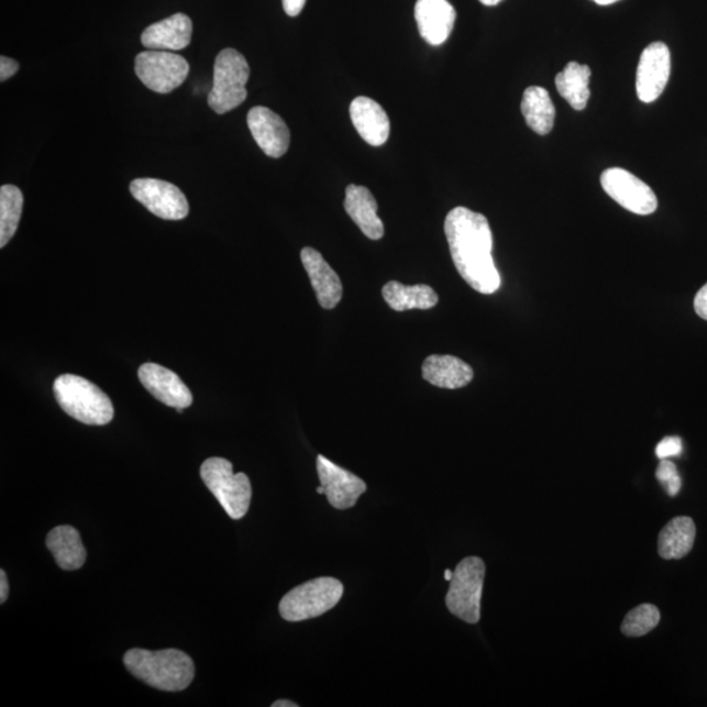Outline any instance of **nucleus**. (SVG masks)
<instances>
[{"instance_id":"obj_5","label":"nucleus","mask_w":707,"mask_h":707,"mask_svg":"<svg viewBox=\"0 0 707 707\" xmlns=\"http://www.w3.org/2000/svg\"><path fill=\"white\" fill-rule=\"evenodd\" d=\"M342 595L343 585L339 579L322 576L286 594L279 603V614L290 622L316 619L338 606Z\"/></svg>"},{"instance_id":"obj_25","label":"nucleus","mask_w":707,"mask_h":707,"mask_svg":"<svg viewBox=\"0 0 707 707\" xmlns=\"http://www.w3.org/2000/svg\"><path fill=\"white\" fill-rule=\"evenodd\" d=\"M589 79H592V68L578 62H568L564 70L555 77V87L570 107L575 111H583L592 95L588 88Z\"/></svg>"},{"instance_id":"obj_32","label":"nucleus","mask_w":707,"mask_h":707,"mask_svg":"<svg viewBox=\"0 0 707 707\" xmlns=\"http://www.w3.org/2000/svg\"><path fill=\"white\" fill-rule=\"evenodd\" d=\"M307 0H283L284 10L288 16H298L303 11Z\"/></svg>"},{"instance_id":"obj_21","label":"nucleus","mask_w":707,"mask_h":707,"mask_svg":"<svg viewBox=\"0 0 707 707\" xmlns=\"http://www.w3.org/2000/svg\"><path fill=\"white\" fill-rule=\"evenodd\" d=\"M46 546L60 568L78 570L85 565L87 551L80 533L71 526H59L47 534Z\"/></svg>"},{"instance_id":"obj_28","label":"nucleus","mask_w":707,"mask_h":707,"mask_svg":"<svg viewBox=\"0 0 707 707\" xmlns=\"http://www.w3.org/2000/svg\"><path fill=\"white\" fill-rule=\"evenodd\" d=\"M658 482L662 484L670 497H676L682 490V478L678 476L677 466L669 459H662L656 470Z\"/></svg>"},{"instance_id":"obj_22","label":"nucleus","mask_w":707,"mask_h":707,"mask_svg":"<svg viewBox=\"0 0 707 707\" xmlns=\"http://www.w3.org/2000/svg\"><path fill=\"white\" fill-rule=\"evenodd\" d=\"M696 524L689 517L669 521L658 538V553L663 560H682L695 545Z\"/></svg>"},{"instance_id":"obj_11","label":"nucleus","mask_w":707,"mask_h":707,"mask_svg":"<svg viewBox=\"0 0 707 707\" xmlns=\"http://www.w3.org/2000/svg\"><path fill=\"white\" fill-rule=\"evenodd\" d=\"M671 52L664 43H652L641 54L637 68V95L642 102H654L667 87Z\"/></svg>"},{"instance_id":"obj_19","label":"nucleus","mask_w":707,"mask_h":707,"mask_svg":"<svg viewBox=\"0 0 707 707\" xmlns=\"http://www.w3.org/2000/svg\"><path fill=\"white\" fill-rule=\"evenodd\" d=\"M426 382L438 388L459 389L473 380L475 373L464 361L453 355H430L422 365Z\"/></svg>"},{"instance_id":"obj_13","label":"nucleus","mask_w":707,"mask_h":707,"mask_svg":"<svg viewBox=\"0 0 707 707\" xmlns=\"http://www.w3.org/2000/svg\"><path fill=\"white\" fill-rule=\"evenodd\" d=\"M142 386L169 408H189L194 402V395L185 386L180 376L156 363H144L139 369Z\"/></svg>"},{"instance_id":"obj_18","label":"nucleus","mask_w":707,"mask_h":707,"mask_svg":"<svg viewBox=\"0 0 707 707\" xmlns=\"http://www.w3.org/2000/svg\"><path fill=\"white\" fill-rule=\"evenodd\" d=\"M191 33L194 23L190 18L185 13H176L150 25L142 33L141 41L150 51L175 52L185 49L190 44Z\"/></svg>"},{"instance_id":"obj_27","label":"nucleus","mask_w":707,"mask_h":707,"mask_svg":"<svg viewBox=\"0 0 707 707\" xmlns=\"http://www.w3.org/2000/svg\"><path fill=\"white\" fill-rule=\"evenodd\" d=\"M659 622H661L659 609L652 604H641L625 616L621 631L623 636L630 638L643 637L654 630Z\"/></svg>"},{"instance_id":"obj_37","label":"nucleus","mask_w":707,"mask_h":707,"mask_svg":"<svg viewBox=\"0 0 707 707\" xmlns=\"http://www.w3.org/2000/svg\"><path fill=\"white\" fill-rule=\"evenodd\" d=\"M452 578H453V572H451V570H445L444 579L451 582Z\"/></svg>"},{"instance_id":"obj_8","label":"nucleus","mask_w":707,"mask_h":707,"mask_svg":"<svg viewBox=\"0 0 707 707\" xmlns=\"http://www.w3.org/2000/svg\"><path fill=\"white\" fill-rule=\"evenodd\" d=\"M188 60L164 51H147L135 58V74L144 86L157 93H169L189 75Z\"/></svg>"},{"instance_id":"obj_34","label":"nucleus","mask_w":707,"mask_h":707,"mask_svg":"<svg viewBox=\"0 0 707 707\" xmlns=\"http://www.w3.org/2000/svg\"><path fill=\"white\" fill-rule=\"evenodd\" d=\"M298 704L291 702H286V699H279V702L272 704V707H298Z\"/></svg>"},{"instance_id":"obj_9","label":"nucleus","mask_w":707,"mask_h":707,"mask_svg":"<svg viewBox=\"0 0 707 707\" xmlns=\"http://www.w3.org/2000/svg\"><path fill=\"white\" fill-rule=\"evenodd\" d=\"M600 183L604 191L614 201L637 216H650L658 209L654 190L627 169L604 170Z\"/></svg>"},{"instance_id":"obj_6","label":"nucleus","mask_w":707,"mask_h":707,"mask_svg":"<svg viewBox=\"0 0 707 707\" xmlns=\"http://www.w3.org/2000/svg\"><path fill=\"white\" fill-rule=\"evenodd\" d=\"M250 65L242 53L224 49L218 54L214 65V86L209 93V107L218 114H224L242 106L248 96L246 84Z\"/></svg>"},{"instance_id":"obj_31","label":"nucleus","mask_w":707,"mask_h":707,"mask_svg":"<svg viewBox=\"0 0 707 707\" xmlns=\"http://www.w3.org/2000/svg\"><path fill=\"white\" fill-rule=\"evenodd\" d=\"M695 311L699 318L707 321V284L696 295Z\"/></svg>"},{"instance_id":"obj_29","label":"nucleus","mask_w":707,"mask_h":707,"mask_svg":"<svg viewBox=\"0 0 707 707\" xmlns=\"http://www.w3.org/2000/svg\"><path fill=\"white\" fill-rule=\"evenodd\" d=\"M683 442L678 437L664 438L661 443L656 445V456L659 459H669L682 455Z\"/></svg>"},{"instance_id":"obj_33","label":"nucleus","mask_w":707,"mask_h":707,"mask_svg":"<svg viewBox=\"0 0 707 707\" xmlns=\"http://www.w3.org/2000/svg\"><path fill=\"white\" fill-rule=\"evenodd\" d=\"M9 581H7L5 572L2 570V572H0V603H5L7 597H9Z\"/></svg>"},{"instance_id":"obj_16","label":"nucleus","mask_w":707,"mask_h":707,"mask_svg":"<svg viewBox=\"0 0 707 707\" xmlns=\"http://www.w3.org/2000/svg\"><path fill=\"white\" fill-rule=\"evenodd\" d=\"M415 15L418 31L432 46L443 45L456 22V11L449 0H418Z\"/></svg>"},{"instance_id":"obj_24","label":"nucleus","mask_w":707,"mask_h":707,"mask_svg":"<svg viewBox=\"0 0 707 707\" xmlns=\"http://www.w3.org/2000/svg\"><path fill=\"white\" fill-rule=\"evenodd\" d=\"M521 113L534 133L546 135L552 132L555 108L545 88L533 86L526 89L521 100Z\"/></svg>"},{"instance_id":"obj_3","label":"nucleus","mask_w":707,"mask_h":707,"mask_svg":"<svg viewBox=\"0 0 707 707\" xmlns=\"http://www.w3.org/2000/svg\"><path fill=\"white\" fill-rule=\"evenodd\" d=\"M53 388L59 407L74 420L89 426L112 422L114 409L111 398L85 377L60 375Z\"/></svg>"},{"instance_id":"obj_4","label":"nucleus","mask_w":707,"mask_h":707,"mask_svg":"<svg viewBox=\"0 0 707 707\" xmlns=\"http://www.w3.org/2000/svg\"><path fill=\"white\" fill-rule=\"evenodd\" d=\"M201 478L231 519L245 517L252 499V486L245 473L235 475L229 460L210 457L201 466Z\"/></svg>"},{"instance_id":"obj_1","label":"nucleus","mask_w":707,"mask_h":707,"mask_svg":"<svg viewBox=\"0 0 707 707\" xmlns=\"http://www.w3.org/2000/svg\"><path fill=\"white\" fill-rule=\"evenodd\" d=\"M453 264L473 290L491 295L499 290L502 280L493 258V233L483 214L459 206L445 217Z\"/></svg>"},{"instance_id":"obj_7","label":"nucleus","mask_w":707,"mask_h":707,"mask_svg":"<svg viewBox=\"0 0 707 707\" xmlns=\"http://www.w3.org/2000/svg\"><path fill=\"white\" fill-rule=\"evenodd\" d=\"M486 566L479 557H466L456 566L445 604L453 616L468 623L482 619Z\"/></svg>"},{"instance_id":"obj_20","label":"nucleus","mask_w":707,"mask_h":707,"mask_svg":"<svg viewBox=\"0 0 707 707\" xmlns=\"http://www.w3.org/2000/svg\"><path fill=\"white\" fill-rule=\"evenodd\" d=\"M343 206L363 235L371 240H380L384 236V224L377 217L376 199L366 187L349 185Z\"/></svg>"},{"instance_id":"obj_36","label":"nucleus","mask_w":707,"mask_h":707,"mask_svg":"<svg viewBox=\"0 0 707 707\" xmlns=\"http://www.w3.org/2000/svg\"><path fill=\"white\" fill-rule=\"evenodd\" d=\"M479 2H482L484 5H497L502 2V0H479Z\"/></svg>"},{"instance_id":"obj_10","label":"nucleus","mask_w":707,"mask_h":707,"mask_svg":"<svg viewBox=\"0 0 707 707\" xmlns=\"http://www.w3.org/2000/svg\"><path fill=\"white\" fill-rule=\"evenodd\" d=\"M130 191L136 201L166 221H181L189 214L187 197L176 185L156 178H136L130 184Z\"/></svg>"},{"instance_id":"obj_30","label":"nucleus","mask_w":707,"mask_h":707,"mask_svg":"<svg viewBox=\"0 0 707 707\" xmlns=\"http://www.w3.org/2000/svg\"><path fill=\"white\" fill-rule=\"evenodd\" d=\"M19 71V64L9 57H0V80L5 81Z\"/></svg>"},{"instance_id":"obj_23","label":"nucleus","mask_w":707,"mask_h":707,"mask_svg":"<svg viewBox=\"0 0 707 707\" xmlns=\"http://www.w3.org/2000/svg\"><path fill=\"white\" fill-rule=\"evenodd\" d=\"M382 294L396 312L431 310L439 301L438 294L429 285L405 286L397 280H390L384 286Z\"/></svg>"},{"instance_id":"obj_12","label":"nucleus","mask_w":707,"mask_h":707,"mask_svg":"<svg viewBox=\"0 0 707 707\" xmlns=\"http://www.w3.org/2000/svg\"><path fill=\"white\" fill-rule=\"evenodd\" d=\"M318 475L329 504L338 510L352 509L367 490L362 478L322 455L318 456Z\"/></svg>"},{"instance_id":"obj_15","label":"nucleus","mask_w":707,"mask_h":707,"mask_svg":"<svg viewBox=\"0 0 707 707\" xmlns=\"http://www.w3.org/2000/svg\"><path fill=\"white\" fill-rule=\"evenodd\" d=\"M301 263L310 277L311 285L319 305L324 310L338 307L343 295V286L339 274L332 269L321 253L306 246L300 253Z\"/></svg>"},{"instance_id":"obj_17","label":"nucleus","mask_w":707,"mask_h":707,"mask_svg":"<svg viewBox=\"0 0 707 707\" xmlns=\"http://www.w3.org/2000/svg\"><path fill=\"white\" fill-rule=\"evenodd\" d=\"M350 117L362 140L371 146H383L389 139L390 122L386 111L373 99L360 96L350 104Z\"/></svg>"},{"instance_id":"obj_14","label":"nucleus","mask_w":707,"mask_h":707,"mask_svg":"<svg viewBox=\"0 0 707 707\" xmlns=\"http://www.w3.org/2000/svg\"><path fill=\"white\" fill-rule=\"evenodd\" d=\"M248 126L253 139L267 156L278 159L290 147V130L285 121L269 108L255 107L248 113Z\"/></svg>"},{"instance_id":"obj_2","label":"nucleus","mask_w":707,"mask_h":707,"mask_svg":"<svg viewBox=\"0 0 707 707\" xmlns=\"http://www.w3.org/2000/svg\"><path fill=\"white\" fill-rule=\"evenodd\" d=\"M123 663L130 674L164 692L187 689L196 675L195 662L184 651L176 649H132L123 656Z\"/></svg>"},{"instance_id":"obj_38","label":"nucleus","mask_w":707,"mask_h":707,"mask_svg":"<svg viewBox=\"0 0 707 707\" xmlns=\"http://www.w3.org/2000/svg\"><path fill=\"white\" fill-rule=\"evenodd\" d=\"M318 494H320V496H321V494H325V489H324V487L319 486V487H318Z\"/></svg>"},{"instance_id":"obj_26","label":"nucleus","mask_w":707,"mask_h":707,"mask_svg":"<svg viewBox=\"0 0 707 707\" xmlns=\"http://www.w3.org/2000/svg\"><path fill=\"white\" fill-rule=\"evenodd\" d=\"M24 197L15 185L0 188V248H4L15 235L22 218Z\"/></svg>"},{"instance_id":"obj_35","label":"nucleus","mask_w":707,"mask_h":707,"mask_svg":"<svg viewBox=\"0 0 707 707\" xmlns=\"http://www.w3.org/2000/svg\"><path fill=\"white\" fill-rule=\"evenodd\" d=\"M593 2L599 5H609V4L620 2V0H593Z\"/></svg>"}]
</instances>
